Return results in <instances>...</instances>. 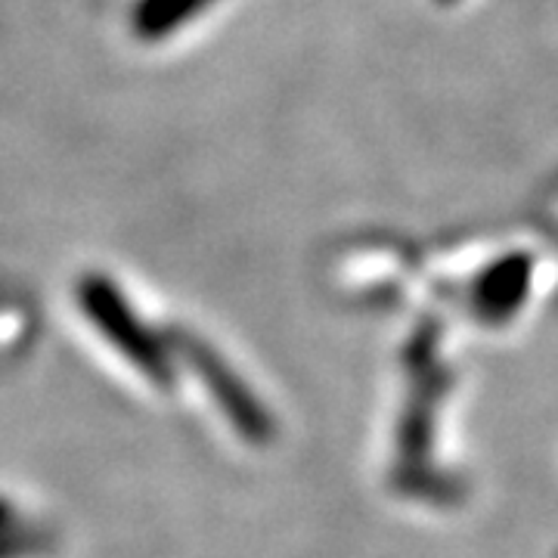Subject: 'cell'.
Instances as JSON below:
<instances>
[{"mask_svg": "<svg viewBox=\"0 0 558 558\" xmlns=\"http://www.w3.org/2000/svg\"><path fill=\"white\" fill-rule=\"evenodd\" d=\"M227 0H121V25L134 47L161 50L215 22Z\"/></svg>", "mask_w": 558, "mask_h": 558, "instance_id": "1", "label": "cell"}]
</instances>
